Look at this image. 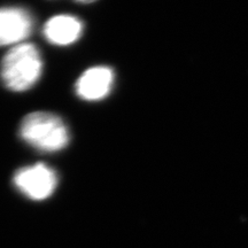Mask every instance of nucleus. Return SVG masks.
<instances>
[{
  "instance_id": "nucleus-4",
  "label": "nucleus",
  "mask_w": 248,
  "mask_h": 248,
  "mask_svg": "<svg viewBox=\"0 0 248 248\" xmlns=\"http://www.w3.org/2000/svg\"><path fill=\"white\" fill-rule=\"evenodd\" d=\"M30 13L20 7L0 8V46L18 45L32 31Z\"/></svg>"
},
{
  "instance_id": "nucleus-5",
  "label": "nucleus",
  "mask_w": 248,
  "mask_h": 248,
  "mask_svg": "<svg viewBox=\"0 0 248 248\" xmlns=\"http://www.w3.org/2000/svg\"><path fill=\"white\" fill-rule=\"evenodd\" d=\"M114 82V73L109 67L90 68L76 82V93L88 101L101 100L109 94Z\"/></svg>"
},
{
  "instance_id": "nucleus-6",
  "label": "nucleus",
  "mask_w": 248,
  "mask_h": 248,
  "mask_svg": "<svg viewBox=\"0 0 248 248\" xmlns=\"http://www.w3.org/2000/svg\"><path fill=\"white\" fill-rule=\"evenodd\" d=\"M83 24L71 15H57L51 17L44 26V36L49 43L66 46L75 43L82 35Z\"/></svg>"
},
{
  "instance_id": "nucleus-3",
  "label": "nucleus",
  "mask_w": 248,
  "mask_h": 248,
  "mask_svg": "<svg viewBox=\"0 0 248 248\" xmlns=\"http://www.w3.org/2000/svg\"><path fill=\"white\" fill-rule=\"evenodd\" d=\"M57 173L44 163L20 169L14 176L16 187L32 200H45L57 187Z\"/></svg>"
},
{
  "instance_id": "nucleus-2",
  "label": "nucleus",
  "mask_w": 248,
  "mask_h": 248,
  "mask_svg": "<svg viewBox=\"0 0 248 248\" xmlns=\"http://www.w3.org/2000/svg\"><path fill=\"white\" fill-rule=\"evenodd\" d=\"M20 136L37 150L57 152L69 142V132L60 117L47 111H35L24 117Z\"/></svg>"
},
{
  "instance_id": "nucleus-1",
  "label": "nucleus",
  "mask_w": 248,
  "mask_h": 248,
  "mask_svg": "<svg viewBox=\"0 0 248 248\" xmlns=\"http://www.w3.org/2000/svg\"><path fill=\"white\" fill-rule=\"evenodd\" d=\"M42 68V58L36 46L23 43L12 47L2 59L0 77L7 89L23 92L36 84Z\"/></svg>"
}]
</instances>
